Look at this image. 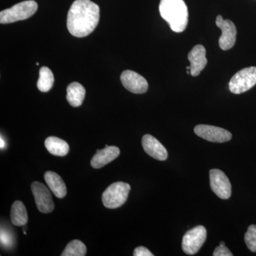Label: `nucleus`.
<instances>
[{"label":"nucleus","mask_w":256,"mask_h":256,"mask_svg":"<svg viewBox=\"0 0 256 256\" xmlns=\"http://www.w3.org/2000/svg\"><path fill=\"white\" fill-rule=\"evenodd\" d=\"M100 20V8L90 0H76L67 15V28L72 36L85 37L92 33Z\"/></svg>","instance_id":"1"},{"label":"nucleus","mask_w":256,"mask_h":256,"mask_svg":"<svg viewBox=\"0 0 256 256\" xmlns=\"http://www.w3.org/2000/svg\"><path fill=\"white\" fill-rule=\"evenodd\" d=\"M159 10L162 18L169 24L173 32L181 33L186 30L188 12L184 0H161Z\"/></svg>","instance_id":"2"},{"label":"nucleus","mask_w":256,"mask_h":256,"mask_svg":"<svg viewBox=\"0 0 256 256\" xmlns=\"http://www.w3.org/2000/svg\"><path fill=\"white\" fill-rule=\"evenodd\" d=\"M38 4L34 0L22 2L0 12V23L10 24L25 20L36 13Z\"/></svg>","instance_id":"3"},{"label":"nucleus","mask_w":256,"mask_h":256,"mask_svg":"<svg viewBox=\"0 0 256 256\" xmlns=\"http://www.w3.org/2000/svg\"><path fill=\"white\" fill-rule=\"evenodd\" d=\"M130 191L129 184L118 182L110 184L102 195V202L106 208H119L127 201Z\"/></svg>","instance_id":"4"},{"label":"nucleus","mask_w":256,"mask_h":256,"mask_svg":"<svg viewBox=\"0 0 256 256\" xmlns=\"http://www.w3.org/2000/svg\"><path fill=\"white\" fill-rule=\"evenodd\" d=\"M256 84V67L242 69L237 72L229 82V90L234 94L248 92Z\"/></svg>","instance_id":"5"},{"label":"nucleus","mask_w":256,"mask_h":256,"mask_svg":"<svg viewBox=\"0 0 256 256\" xmlns=\"http://www.w3.org/2000/svg\"><path fill=\"white\" fill-rule=\"evenodd\" d=\"M206 239V229L198 226L188 230L184 236L182 247L188 255H194L201 248Z\"/></svg>","instance_id":"6"},{"label":"nucleus","mask_w":256,"mask_h":256,"mask_svg":"<svg viewBox=\"0 0 256 256\" xmlns=\"http://www.w3.org/2000/svg\"><path fill=\"white\" fill-rule=\"evenodd\" d=\"M32 194L34 197L37 208L44 214H48L54 210V202L52 200V194L43 184L34 182L32 184Z\"/></svg>","instance_id":"7"},{"label":"nucleus","mask_w":256,"mask_h":256,"mask_svg":"<svg viewBox=\"0 0 256 256\" xmlns=\"http://www.w3.org/2000/svg\"><path fill=\"white\" fill-rule=\"evenodd\" d=\"M210 185L212 191L222 200H228L232 195V184L222 170L214 169L210 172Z\"/></svg>","instance_id":"8"},{"label":"nucleus","mask_w":256,"mask_h":256,"mask_svg":"<svg viewBox=\"0 0 256 256\" xmlns=\"http://www.w3.org/2000/svg\"><path fill=\"white\" fill-rule=\"evenodd\" d=\"M194 132L198 137L212 142H228L232 138V133L226 130L208 124L196 126L194 128Z\"/></svg>","instance_id":"9"},{"label":"nucleus","mask_w":256,"mask_h":256,"mask_svg":"<svg viewBox=\"0 0 256 256\" xmlns=\"http://www.w3.org/2000/svg\"><path fill=\"white\" fill-rule=\"evenodd\" d=\"M216 24L222 30V36L220 38V46L222 50H228L233 48L236 41L237 30L235 24L230 20H224L218 15L216 20Z\"/></svg>","instance_id":"10"},{"label":"nucleus","mask_w":256,"mask_h":256,"mask_svg":"<svg viewBox=\"0 0 256 256\" xmlns=\"http://www.w3.org/2000/svg\"><path fill=\"white\" fill-rule=\"evenodd\" d=\"M124 86L129 92L136 94H142L148 89V82L146 78L133 70H126L120 76Z\"/></svg>","instance_id":"11"},{"label":"nucleus","mask_w":256,"mask_h":256,"mask_svg":"<svg viewBox=\"0 0 256 256\" xmlns=\"http://www.w3.org/2000/svg\"><path fill=\"white\" fill-rule=\"evenodd\" d=\"M143 149L146 154L152 158L160 161H164L168 159V153L166 148L156 138L151 134H146L142 139Z\"/></svg>","instance_id":"12"},{"label":"nucleus","mask_w":256,"mask_h":256,"mask_svg":"<svg viewBox=\"0 0 256 256\" xmlns=\"http://www.w3.org/2000/svg\"><path fill=\"white\" fill-rule=\"evenodd\" d=\"M206 50L202 45H196L188 53V60L190 62V73L192 76L200 75L207 64Z\"/></svg>","instance_id":"13"},{"label":"nucleus","mask_w":256,"mask_h":256,"mask_svg":"<svg viewBox=\"0 0 256 256\" xmlns=\"http://www.w3.org/2000/svg\"><path fill=\"white\" fill-rule=\"evenodd\" d=\"M120 149L118 146H106L104 149L97 150L95 156H92L90 164L95 169H100L114 161L120 156Z\"/></svg>","instance_id":"14"},{"label":"nucleus","mask_w":256,"mask_h":256,"mask_svg":"<svg viewBox=\"0 0 256 256\" xmlns=\"http://www.w3.org/2000/svg\"><path fill=\"white\" fill-rule=\"evenodd\" d=\"M44 180L50 191L57 198H62L66 196L67 194L66 186L60 175L54 172L48 171L45 172Z\"/></svg>","instance_id":"15"},{"label":"nucleus","mask_w":256,"mask_h":256,"mask_svg":"<svg viewBox=\"0 0 256 256\" xmlns=\"http://www.w3.org/2000/svg\"><path fill=\"white\" fill-rule=\"evenodd\" d=\"M66 99L72 107L82 105L86 96V89L78 82H73L67 87Z\"/></svg>","instance_id":"16"},{"label":"nucleus","mask_w":256,"mask_h":256,"mask_svg":"<svg viewBox=\"0 0 256 256\" xmlns=\"http://www.w3.org/2000/svg\"><path fill=\"white\" fill-rule=\"evenodd\" d=\"M44 144L48 152L53 156H66L69 152L68 143L58 138L53 136L47 138Z\"/></svg>","instance_id":"17"},{"label":"nucleus","mask_w":256,"mask_h":256,"mask_svg":"<svg viewBox=\"0 0 256 256\" xmlns=\"http://www.w3.org/2000/svg\"><path fill=\"white\" fill-rule=\"evenodd\" d=\"M10 218L12 224L16 226H24L28 224V212L23 202L16 201L13 203L10 212Z\"/></svg>","instance_id":"18"},{"label":"nucleus","mask_w":256,"mask_h":256,"mask_svg":"<svg viewBox=\"0 0 256 256\" xmlns=\"http://www.w3.org/2000/svg\"><path fill=\"white\" fill-rule=\"evenodd\" d=\"M54 84V76L48 67H42L40 70V78L37 82V88L40 92H50Z\"/></svg>","instance_id":"19"},{"label":"nucleus","mask_w":256,"mask_h":256,"mask_svg":"<svg viewBox=\"0 0 256 256\" xmlns=\"http://www.w3.org/2000/svg\"><path fill=\"white\" fill-rule=\"evenodd\" d=\"M87 252V248L84 242L78 240H72L68 242L64 249L62 256H84Z\"/></svg>","instance_id":"20"},{"label":"nucleus","mask_w":256,"mask_h":256,"mask_svg":"<svg viewBox=\"0 0 256 256\" xmlns=\"http://www.w3.org/2000/svg\"><path fill=\"white\" fill-rule=\"evenodd\" d=\"M244 239L249 250L256 252V225H252L248 227Z\"/></svg>","instance_id":"21"},{"label":"nucleus","mask_w":256,"mask_h":256,"mask_svg":"<svg viewBox=\"0 0 256 256\" xmlns=\"http://www.w3.org/2000/svg\"><path fill=\"white\" fill-rule=\"evenodd\" d=\"M1 244L3 246L9 248L13 244V237L9 232H6L4 229H1Z\"/></svg>","instance_id":"22"},{"label":"nucleus","mask_w":256,"mask_h":256,"mask_svg":"<svg viewBox=\"0 0 256 256\" xmlns=\"http://www.w3.org/2000/svg\"><path fill=\"white\" fill-rule=\"evenodd\" d=\"M214 256H233V254L226 247V246H218L215 249Z\"/></svg>","instance_id":"23"},{"label":"nucleus","mask_w":256,"mask_h":256,"mask_svg":"<svg viewBox=\"0 0 256 256\" xmlns=\"http://www.w3.org/2000/svg\"><path fill=\"white\" fill-rule=\"evenodd\" d=\"M134 256H153L152 254L146 247L139 246L134 249L133 252Z\"/></svg>","instance_id":"24"},{"label":"nucleus","mask_w":256,"mask_h":256,"mask_svg":"<svg viewBox=\"0 0 256 256\" xmlns=\"http://www.w3.org/2000/svg\"><path fill=\"white\" fill-rule=\"evenodd\" d=\"M0 142H1V149H2V148H4L5 146V143L4 140L2 139V137L1 136V140H0Z\"/></svg>","instance_id":"25"},{"label":"nucleus","mask_w":256,"mask_h":256,"mask_svg":"<svg viewBox=\"0 0 256 256\" xmlns=\"http://www.w3.org/2000/svg\"><path fill=\"white\" fill-rule=\"evenodd\" d=\"M220 246H225V244H224V242H220Z\"/></svg>","instance_id":"26"}]
</instances>
